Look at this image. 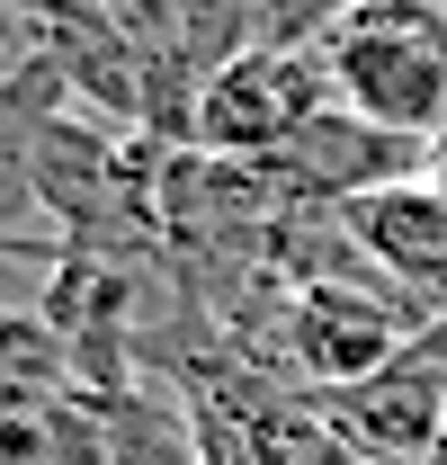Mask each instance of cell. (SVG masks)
<instances>
[{"instance_id": "obj_4", "label": "cell", "mask_w": 447, "mask_h": 465, "mask_svg": "<svg viewBox=\"0 0 447 465\" xmlns=\"http://www.w3.org/2000/svg\"><path fill=\"white\" fill-rule=\"evenodd\" d=\"M340 224L358 232V251H367V269H376L385 287H402L421 313H447V197L430 179L349 197Z\"/></svg>"}, {"instance_id": "obj_1", "label": "cell", "mask_w": 447, "mask_h": 465, "mask_svg": "<svg viewBox=\"0 0 447 465\" xmlns=\"http://www.w3.org/2000/svg\"><path fill=\"white\" fill-rule=\"evenodd\" d=\"M332 90L349 116L430 143L447 134V9L439 0H358L323 36Z\"/></svg>"}, {"instance_id": "obj_8", "label": "cell", "mask_w": 447, "mask_h": 465, "mask_svg": "<svg viewBox=\"0 0 447 465\" xmlns=\"http://www.w3.org/2000/svg\"><path fill=\"white\" fill-rule=\"evenodd\" d=\"M430 465H447V439H439V457H430Z\"/></svg>"}, {"instance_id": "obj_6", "label": "cell", "mask_w": 447, "mask_h": 465, "mask_svg": "<svg viewBox=\"0 0 447 465\" xmlns=\"http://www.w3.org/2000/svg\"><path fill=\"white\" fill-rule=\"evenodd\" d=\"M108 465H206L170 376H144V385L108 394Z\"/></svg>"}, {"instance_id": "obj_9", "label": "cell", "mask_w": 447, "mask_h": 465, "mask_svg": "<svg viewBox=\"0 0 447 465\" xmlns=\"http://www.w3.org/2000/svg\"><path fill=\"white\" fill-rule=\"evenodd\" d=\"M439 9H447V0H439Z\"/></svg>"}, {"instance_id": "obj_3", "label": "cell", "mask_w": 447, "mask_h": 465, "mask_svg": "<svg viewBox=\"0 0 447 465\" xmlns=\"http://www.w3.org/2000/svg\"><path fill=\"white\" fill-rule=\"evenodd\" d=\"M323 411H332L340 439L367 448L376 465H430V457H439V439H447V313H439V322H421L367 385L323 394Z\"/></svg>"}, {"instance_id": "obj_7", "label": "cell", "mask_w": 447, "mask_h": 465, "mask_svg": "<svg viewBox=\"0 0 447 465\" xmlns=\"http://www.w3.org/2000/svg\"><path fill=\"white\" fill-rule=\"evenodd\" d=\"M421 179H430V188L447 197V134H430V153H421Z\"/></svg>"}, {"instance_id": "obj_2", "label": "cell", "mask_w": 447, "mask_h": 465, "mask_svg": "<svg viewBox=\"0 0 447 465\" xmlns=\"http://www.w3.org/2000/svg\"><path fill=\"white\" fill-rule=\"evenodd\" d=\"M332 108H340V90H332L323 45H251V54H233L224 72L197 81L188 143L215 153V162H278L286 143Z\"/></svg>"}, {"instance_id": "obj_5", "label": "cell", "mask_w": 447, "mask_h": 465, "mask_svg": "<svg viewBox=\"0 0 447 465\" xmlns=\"http://www.w3.org/2000/svg\"><path fill=\"white\" fill-rule=\"evenodd\" d=\"M63 108H72V90H63V72L45 54L0 81V242L45 215L36 206V153H45V134H55Z\"/></svg>"}]
</instances>
